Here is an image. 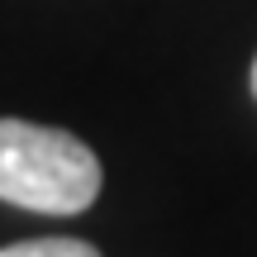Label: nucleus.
Masks as SVG:
<instances>
[{
    "label": "nucleus",
    "instance_id": "nucleus-2",
    "mask_svg": "<svg viewBox=\"0 0 257 257\" xmlns=\"http://www.w3.org/2000/svg\"><path fill=\"white\" fill-rule=\"evenodd\" d=\"M0 257H100L86 238H29L0 248Z\"/></svg>",
    "mask_w": 257,
    "mask_h": 257
},
{
    "label": "nucleus",
    "instance_id": "nucleus-3",
    "mask_svg": "<svg viewBox=\"0 0 257 257\" xmlns=\"http://www.w3.org/2000/svg\"><path fill=\"white\" fill-rule=\"evenodd\" d=\"M252 95H257V57H252Z\"/></svg>",
    "mask_w": 257,
    "mask_h": 257
},
{
    "label": "nucleus",
    "instance_id": "nucleus-1",
    "mask_svg": "<svg viewBox=\"0 0 257 257\" xmlns=\"http://www.w3.org/2000/svg\"><path fill=\"white\" fill-rule=\"evenodd\" d=\"M100 157L67 128L0 119V200L34 214H81L100 195Z\"/></svg>",
    "mask_w": 257,
    "mask_h": 257
}]
</instances>
